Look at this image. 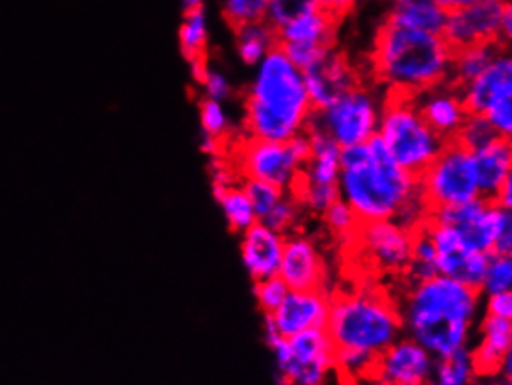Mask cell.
I'll return each mask as SVG.
<instances>
[{
  "label": "cell",
  "instance_id": "obj_13",
  "mask_svg": "<svg viewBox=\"0 0 512 385\" xmlns=\"http://www.w3.org/2000/svg\"><path fill=\"white\" fill-rule=\"evenodd\" d=\"M330 311V296L324 289L315 291H289L280 307L265 315L267 345L278 337H293L297 333L326 328Z\"/></svg>",
  "mask_w": 512,
  "mask_h": 385
},
{
  "label": "cell",
  "instance_id": "obj_41",
  "mask_svg": "<svg viewBox=\"0 0 512 385\" xmlns=\"http://www.w3.org/2000/svg\"><path fill=\"white\" fill-rule=\"evenodd\" d=\"M356 2L358 0H321V8L341 21L345 15L352 12Z\"/></svg>",
  "mask_w": 512,
  "mask_h": 385
},
{
  "label": "cell",
  "instance_id": "obj_27",
  "mask_svg": "<svg viewBox=\"0 0 512 385\" xmlns=\"http://www.w3.org/2000/svg\"><path fill=\"white\" fill-rule=\"evenodd\" d=\"M235 40L237 53L246 66H257L274 47H278L276 30L265 19L235 28Z\"/></svg>",
  "mask_w": 512,
  "mask_h": 385
},
{
  "label": "cell",
  "instance_id": "obj_11",
  "mask_svg": "<svg viewBox=\"0 0 512 385\" xmlns=\"http://www.w3.org/2000/svg\"><path fill=\"white\" fill-rule=\"evenodd\" d=\"M427 229L436 250L434 263L438 274L481 291L490 255L473 250L455 227L438 224L427 218Z\"/></svg>",
  "mask_w": 512,
  "mask_h": 385
},
{
  "label": "cell",
  "instance_id": "obj_39",
  "mask_svg": "<svg viewBox=\"0 0 512 385\" xmlns=\"http://www.w3.org/2000/svg\"><path fill=\"white\" fill-rule=\"evenodd\" d=\"M298 214H300V203L295 200L291 192H287L283 200L261 220V224L287 235L293 227L297 226Z\"/></svg>",
  "mask_w": 512,
  "mask_h": 385
},
{
  "label": "cell",
  "instance_id": "obj_21",
  "mask_svg": "<svg viewBox=\"0 0 512 385\" xmlns=\"http://www.w3.org/2000/svg\"><path fill=\"white\" fill-rule=\"evenodd\" d=\"M512 350V319L485 315L479 328V345L472 350L477 376H494Z\"/></svg>",
  "mask_w": 512,
  "mask_h": 385
},
{
  "label": "cell",
  "instance_id": "obj_22",
  "mask_svg": "<svg viewBox=\"0 0 512 385\" xmlns=\"http://www.w3.org/2000/svg\"><path fill=\"white\" fill-rule=\"evenodd\" d=\"M339 19L324 8L311 10L276 30L278 45H304L317 49H330L336 43Z\"/></svg>",
  "mask_w": 512,
  "mask_h": 385
},
{
  "label": "cell",
  "instance_id": "obj_40",
  "mask_svg": "<svg viewBox=\"0 0 512 385\" xmlns=\"http://www.w3.org/2000/svg\"><path fill=\"white\" fill-rule=\"evenodd\" d=\"M486 315L512 319V291L488 294L486 296Z\"/></svg>",
  "mask_w": 512,
  "mask_h": 385
},
{
  "label": "cell",
  "instance_id": "obj_20",
  "mask_svg": "<svg viewBox=\"0 0 512 385\" xmlns=\"http://www.w3.org/2000/svg\"><path fill=\"white\" fill-rule=\"evenodd\" d=\"M459 92L468 114H485L496 99L512 93L511 56L501 51L477 79L468 82Z\"/></svg>",
  "mask_w": 512,
  "mask_h": 385
},
{
  "label": "cell",
  "instance_id": "obj_9",
  "mask_svg": "<svg viewBox=\"0 0 512 385\" xmlns=\"http://www.w3.org/2000/svg\"><path fill=\"white\" fill-rule=\"evenodd\" d=\"M310 153V136L306 131L287 142L243 138L237 149V170L243 179L265 181L289 192L310 159Z\"/></svg>",
  "mask_w": 512,
  "mask_h": 385
},
{
  "label": "cell",
  "instance_id": "obj_18",
  "mask_svg": "<svg viewBox=\"0 0 512 385\" xmlns=\"http://www.w3.org/2000/svg\"><path fill=\"white\" fill-rule=\"evenodd\" d=\"M414 101L423 120L429 123L434 133L440 134L447 142L455 138L468 116L459 90L449 82L416 93Z\"/></svg>",
  "mask_w": 512,
  "mask_h": 385
},
{
  "label": "cell",
  "instance_id": "obj_35",
  "mask_svg": "<svg viewBox=\"0 0 512 385\" xmlns=\"http://www.w3.org/2000/svg\"><path fill=\"white\" fill-rule=\"evenodd\" d=\"M512 291V257L503 253H492L486 266L481 294L507 293Z\"/></svg>",
  "mask_w": 512,
  "mask_h": 385
},
{
  "label": "cell",
  "instance_id": "obj_45",
  "mask_svg": "<svg viewBox=\"0 0 512 385\" xmlns=\"http://www.w3.org/2000/svg\"><path fill=\"white\" fill-rule=\"evenodd\" d=\"M470 385H499V384H494V382H479V384H475V382H472V384Z\"/></svg>",
  "mask_w": 512,
  "mask_h": 385
},
{
  "label": "cell",
  "instance_id": "obj_6",
  "mask_svg": "<svg viewBox=\"0 0 512 385\" xmlns=\"http://www.w3.org/2000/svg\"><path fill=\"white\" fill-rule=\"evenodd\" d=\"M377 134L393 160L414 177L425 172L447 144L423 120L410 93L388 92L380 110Z\"/></svg>",
  "mask_w": 512,
  "mask_h": 385
},
{
  "label": "cell",
  "instance_id": "obj_24",
  "mask_svg": "<svg viewBox=\"0 0 512 385\" xmlns=\"http://www.w3.org/2000/svg\"><path fill=\"white\" fill-rule=\"evenodd\" d=\"M310 136V159L298 175L300 185H337L341 170V147L326 134L306 129Z\"/></svg>",
  "mask_w": 512,
  "mask_h": 385
},
{
  "label": "cell",
  "instance_id": "obj_43",
  "mask_svg": "<svg viewBox=\"0 0 512 385\" xmlns=\"http://www.w3.org/2000/svg\"><path fill=\"white\" fill-rule=\"evenodd\" d=\"M438 6H442L447 14H451V12H457V10H462V8H468V6H472L475 2H479V0H434Z\"/></svg>",
  "mask_w": 512,
  "mask_h": 385
},
{
  "label": "cell",
  "instance_id": "obj_23",
  "mask_svg": "<svg viewBox=\"0 0 512 385\" xmlns=\"http://www.w3.org/2000/svg\"><path fill=\"white\" fill-rule=\"evenodd\" d=\"M477 181L481 196L494 200L499 188L505 185L512 175V147L509 138H496L488 146L473 153Z\"/></svg>",
  "mask_w": 512,
  "mask_h": 385
},
{
  "label": "cell",
  "instance_id": "obj_25",
  "mask_svg": "<svg viewBox=\"0 0 512 385\" xmlns=\"http://www.w3.org/2000/svg\"><path fill=\"white\" fill-rule=\"evenodd\" d=\"M386 21L395 27L412 28L429 34L444 32L447 12L434 0H388Z\"/></svg>",
  "mask_w": 512,
  "mask_h": 385
},
{
  "label": "cell",
  "instance_id": "obj_29",
  "mask_svg": "<svg viewBox=\"0 0 512 385\" xmlns=\"http://www.w3.org/2000/svg\"><path fill=\"white\" fill-rule=\"evenodd\" d=\"M207 43H209V23L203 8L185 12L179 27V45L190 64L205 60Z\"/></svg>",
  "mask_w": 512,
  "mask_h": 385
},
{
  "label": "cell",
  "instance_id": "obj_31",
  "mask_svg": "<svg viewBox=\"0 0 512 385\" xmlns=\"http://www.w3.org/2000/svg\"><path fill=\"white\" fill-rule=\"evenodd\" d=\"M496 138H501V136L496 133V129L490 125V121L486 120L483 114H468L459 133L455 134V138L451 142H457L459 146L475 153V151L488 146L490 142H494Z\"/></svg>",
  "mask_w": 512,
  "mask_h": 385
},
{
  "label": "cell",
  "instance_id": "obj_14",
  "mask_svg": "<svg viewBox=\"0 0 512 385\" xmlns=\"http://www.w3.org/2000/svg\"><path fill=\"white\" fill-rule=\"evenodd\" d=\"M356 244L380 272L405 274L412 255V231L395 220L369 222L360 226Z\"/></svg>",
  "mask_w": 512,
  "mask_h": 385
},
{
  "label": "cell",
  "instance_id": "obj_30",
  "mask_svg": "<svg viewBox=\"0 0 512 385\" xmlns=\"http://www.w3.org/2000/svg\"><path fill=\"white\" fill-rule=\"evenodd\" d=\"M216 200L220 203L222 213L235 233H244L248 227L256 224L257 216L254 213V207L248 200L243 186H230Z\"/></svg>",
  "mask_w": 512,
  "mask_h": 385
},
{
  "label": "cell",
  "instance_id": "obj_5",
  "mask_svg": "<svg viewBox=\"0 0 512 385\" xmlns=\"http://www.w3.org/2000/svg\"><path fill=\"white\" fill-rule=\"evenodd\" d=\"M326 332L336 352H358L378 359L401 337L403 320L399 306L384 291L365 287L330 296Z\"/></svg>",
  "mask_w": 512,
  "mask_h": 385
},
{
  "label": "cell",
  "instance_id": "obj_16",
  "mask_svg": "<svg viewBox=\"0 0 512 385\" xmlns=\"http://www.w3.org/2000/svg\"><path fill=\"white\" fill-rule=\"evenodd\" d=\"M278 276L291 291L324 289L326 265L317 244L304 235L285 237Z\"/></svg>",
  "mask_w": 512,
  "mask_h": 385
},
{
  "label": "cell",
  "instance_id": "obj_42",
  "mask_svg": "<svg viewBox=\"0 0 512 385\" xmlns=\"http://www.w3.org/2000/svg\"><path fill=\"white\" fill-rule=\"evenodd\" d=\"M494 203L501 207V209H509L511 211L512 205V177L505 183V185L501 186L498 190V194L494 196Z\"/></svg>",
  "mask_w": 512,
  "mask_h": 385
},
{
  "label": "cell",
  "instance_id": "obj_37",
  "mask_svg": "<svg viewBox=\"0 0 512 385\" xmlns=\"http://www.w3.org/2000/svg\"><path fill=\"white\" fill-rule=\"evenodd\" d=\"M190 67H192L194 79L202 84L203 97L215 99V101H220V103H224L226 99H230L231 84L230 80L226 79L224 73L207 67L205 60H202V62H194V64H190Z\"/></svg>",
  "mask_w": 512,
  "mask_h": 385
},
{
  "label": "cell",
  "instance_id": "obj_34",
  "mask_svg": "<svg viewBox=\"0 0 512 385\" xmlns=\"http://www.w3.org/2000/svg\"><path fill=\"white\" fill-rule=\"evenodd\" d=\"M243 188L254 207L257 222H261L287 194V190H283L280 186L270 185L265 181H256V179H244Z\"/></svg>",
  "mask_w": 512,
  "mask_h": 385
},
{
  "label": "cell",
  "instance_id": "obj_12",
  "mask_svg": "<svg viewBox=\"0 0 512 385\" xmlns=\"http://www.w3.org/2000/svg\"><path fill=\"white\" fill-rule=\"evenodd\" d=\"M509 8V0H479L468 8L451 12L447 14L442 38L453 53L481 43H501V19Z\"/></svg>",
  "mask_w": 512,
  "mask_h": 385
},
{
  "label": "cell",
  "instance_id": "obj_2",
  "mask_svg": "<svg viewBox=\"0 0 512 385\" xmlns=\"http://www.w3.org/2000/svg\"><path fill=\"white\" fill-rule=\"evenodd\" d=\"M311 112L302 69L274 47L257 64L244 97L246 138L287 142L306 131Z\"/></svg>",
  "mask_w": 512,
  "mask_h": 385
},
{
  "label": "cell",
  "instance_id": "obj_15",
  "mask_svg": "<svg viewBox=\"0 0 512 385\" xmlns=\"http://www.w3.org/2000/svg\"><path fill=\"white\" fill-rule=\"evenodd\" d=\"M434 361L431 354L410 337H399L377 359L373 376L380 385L431 382Z\"/></svg>",
  "mask_w": 512,
  "mask_h": 385
},
{
  "label": "cell",
  "instance_id": "obj_1",
  "mask_svg": "<svg viewBox=\"0 0 512 385\" xmlns=\"http://www.w3.org/2000/svg\"><path fill=\"white\" fill-rule=\"evenodd\" d=\"M481 306V291L436 274L412 283L399 306L403 332L423 346L432 358H444L468 348Z\"/></svg>",
  "mask_w": 512,
  "mask_h": 385
},
{
  "label": "cell",
  "instance_id": "obj_36",
  "mask_svg": "<svg viewBox=\"0 0 512 385\" xmlns=\"http://www.w3.org/2000/svg\"><path fill=\"white\" fill-rule=\"evenodd\" d=\"M317 8H321V0H269L265 21L274 30H278L285 23Z\"/></svg>",
  "mask_w": 512,
  "mask_h": 385
},
{
  "label": "cell",
  "instance_id": "obj_26",
  "mask_svg": "<svg viewBox=\"0 0 512 385\" xmlns=\"http://www.w3.org/2000/svg\"><path fill=\"white\" fill-rule=\"evenodd\" d=\"M501 51H505V45H501L498 41L481 43V45L455 51L447 82L457 90L464 88L468 82L477 79Z\"/></svg>",
  "mask_w": 512,
  "mask_h": 385
},
{
  "label": "cell",
  "instance_id": "obj_44",
  "mask_svg": "<svg viewBox=\"0 0 512 385\" xmlns=\"http://www.w3.org/2000/svg\"><path fill=\"white\" fill-rule=\"evenodd\" d=\"M183 10L190 12V10H202L205 0H181Z\"/></svg>",
  "mask_w": 512,
  "mask_h": 385
},
{
  "label": "cell",
  "instance_id": "obj_7",
  "mask_svg": "<svg viewBox=\"0 0 512 385\" xmlns=\"http://www.w3.org/2000/svg\"><path fill=\"white\" fill-rule=\"evenodd\" d=\"M380 110L377 95L358 84L326 107L313 110L306 129L326 134L341 149L358 146L377 134Z\"/></svg>",
  "mask_w": 512,
  "mask_h": 385
},
{
  "label": "cell",
  "instance_id": "obj_10",
  "mask_svg": "<svg viewBox=\"0 0 512 385\" xmlns=\"http://www.w3.org/2000/svg\"><path fill=\"white\" fill-rule=\"evenodd\" d=\"M418 181L429 213L483 198L475 157L457 142H447L431 166L419 175Z\"/></svg>",
  "mask_w": 512,
  "mask_h": 385
},
{
  "label": "cell",
  "instance_id": "obj_4",
  "mask_svg": "<svg viewBox=\"0 0 512 385\" xmlns=\"http://www.w3.org/2000/svg\"><path fill=\"white\" fill-rule=\"evenodd\" d=\"M453 51L442 34L382 23L375 36L371 67L388 92L416 95L449 80Z\"/></svg>",
  "mask_w": 512,
  "mask_h": 385
},
{
  "label": "cell",
  "instance_id": "obj_8",
  "mask_svg": "<svg viewBox=\"0 0 512 385\" xmlns=\"http://www.w3.org/2000/svg\"><path fill=\"white\" fill-rule=\"evenodd\" d=\"M282 385H324L336 369V346L326 328H313L269 343Z\"/></svg>",
  "mask_w": 512,
  "mask_h": 385
},
{
  "label": "cell",
  "instance_id": "obj_28",
  "mask_svg": "<svg viewBox=\"0 0 512 385\" xmlns=\"http://www.w3.org/2000/svg\"><path fill=\"white\" fill-rule=\"evenodd\" d=\"M477 372L473 367L472 350L460 348L457 352L438 358L432 369V385H470Z\"/></svg>",
  "mask_w": 512,
  "mask_h": 385
},
{
  "label": "cell",
  "instance_id": "obj_32",
  "mask_svg": "<svg viewBox=\"0 0 512 385\" xmlns=\"http://www.w3.org/2000/svg\"><path fill=\"white\" fill-rule=\"evenodd\" d=\"M200 121H202L203 138L213 140L218 146H222V142L230 136V116L220 101L203 97L200 101Z\"/></svg>",
  "mask_w": 512,
  "mask_h": 385
},
{
  "label": "cell",
  "instance_id": "obj_38",
  "mask_svg": "<svg viewBox=\"0 0 512 385\" xmlns=\"http://www.w3.org/2000/svg\"><path fill=\"white\" fill-rule=\"evenodd\" d=\"M291 289L285 285L280 276H272V278L259 279L254 287L256 294L257 306L263 311V315H272Z\"/></svg>",
  "mask_w": 512,
  "mask_h": 385
},
{
  "label": "cell",
  "instance_id": "obj_47",
  "mask_svg": "<svg viewBox=\"0 0 512 385\" xmlns=\"http://www.w3.org/2000/svg\"><path fill=\"white\" fill-rule=\"evenodd\" d=\"M499 385H512V384H511V380H507V382H503V384H499Z\"/></svg>",
  "mask_w": 512,
  "mask_h": 385
},
{
  "label": "cell",
  "instance_id": "obj_19",
  "mask_svg": "<svg viewBox=\"0 0 512 385\" xmlns=\"http://www.w3.org/2000/svg\"><path fill=\"white\" fill-rule=\"evenodd\" d=\"M283 246H285V235L261 222H256L254 226L244 231L241 255H243L244 268L248 270V274L254 278V281L278 276Z\"/></svg>",
  "mask_w": 512,
  "mask_h": 385
},
{
  "label": "cell",
  "instance_id": "obj_3",
  "mask_svg": "<svg viewBox=\"0 0 512 385\" xmlns=\"http://www.w3.org/2000/svg\"><path fill=\"white\" fill-rule=\"evenodd\" d=\"M339 200L360 224L393 220L419 190L418 177L405 172L375 134L365 144L341 149Z\"/></svg>",
  "mask_w": 512,
  "mask_h": 385
},
{
  "label": "cell",
  "instance_id": "obj_46",
  "mask_svg": "<svg viewBox=\"0 0 512 385\" xmlns=\"http://www.w3.org/2000/svg\"><path fill=\"white\" fill-rule=\"evenodd\" d=\"M405 385H432L431 382H419V384H405Z\"/></svg>",
  "mask_w": 512,
  "mask_h": 385
},
{
  "label": "cell",
  "instance_id": "obj_33",
  "mask_svg": "<svg viewBox=\"0 0 512 385\" xmlns=\"http://www.w3.org/2000/svg\"><path fill=\"white\" fill-rule=\"evenodd\" d=\"M328 231L341 242H356L360 231V220L343 200H337L323 213Z\"/></svg>",
  "mask_w": 512,
  "mask_h": 385
},
{
  "label": "cell",
  "instance_id": "obj_17",
  "mask_svg": "<svg viewBox=\"0 0 512 385\" xmlns=\"http://www.w3.org/2000/svg\"><path fill=\"white\" fill-rule=\"evenodd\" d=\"M302 73L313 110L326 107L339 95L360 84L354 66L347 60L345 54L339 53L336 49H330L317 64H313Z\"/></svg>",
  "mask_w": 512,
  "mask_h": 385
}]
</instances>
